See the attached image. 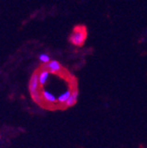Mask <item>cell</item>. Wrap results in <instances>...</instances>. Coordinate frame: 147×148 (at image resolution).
Wrapping results in <instances>:
<instances>
[{
  "mask_svg": "<svg viewBox=\"0 0 147 148\" xmlns=\"http://www.w3.org/2000/svg\"><path fill=\"white\" fill-rule=\"evenodd\" d=\"M87 29L84 25H77L73 27L69 36V42L74 46L81 47L85 44L87 38Z\"/></svg>",
  "mask_w": 147,
  "mask_h": 148,
  "instance_id": "obj_1",
  "label": "cell"
},
{
  "mask_svg": "<svg viewBox=\"0 0 147 148\" xmlns=\"http://www.w3.org/2000/svg\"><path fill=\"white\" fill-rule=\"evenodd\" d=\"M42 69L49 71L50 73H58L62 70V66L59 62L56 60H51L47 64H44Z\"/></svg>",
  "mask_w": 147,
  "mask_h": 148,
  "instance_id": "obj_2",
  "label": "cell"
},
{
  "mask_svg": "<svg viewBox=\"0 0 147 148\" xmlns=\"http://www.w3.org/2000/svg\"><path fill=\"white\" fill-rule=\"evenodd\" d=\"M39 73L38 72H34L31 76L30 81H29V92L30 94L36 90H38L39 86Z\"/></svg>",
  "mask_w": 147,
  "mask_h": 148,
  "instance_id": "obj_3",
  "label": "cell"
},
{
  "mask_svg": "<svg viewBox=\"0 0 147 148\" xmlns=\"http://www.w3.org/2000/svg\"><path fill=\"white\" fill-rule=\"evenodd\" d=\"M78 97H79V92L78 90H74L71 92V95L70 96V98L67 100V101L65 102V106L66 107H72L74 106L78 101Z\"/></svg>",
  "mask_w": 147,
  "mask_h": 148,
  "instance_id": "obj_4",
  "label": "cell"
},
{
  "mask_svg": "<svg viewBox=\"0 0 147 148\" xmlns=\"http://www.w3.org/2000/svg\"><path fill=\"white\" fill-rule=\"evenodd\" d=\"M49 74L50 72L45 69H42V71L39 72V83L42 86L47 83L49 77Z\"/></svg>",
  "mask_w": 147,
  "mask_h": 148,
  "instance_id": "obj_5",
  "label": "cell"
},
{
  "mask_svg": "<svg viewBox=\"0 0 147 148\" xmlns=\"http://www.w3.org/2000/svg\"><path fill=\"white\" fill-rule=\"evenodd\" d=\"M42 97L46 101H48L49 103H54L57 101V99H56V97H55V95L53 94H51L50 92L46 91V90L42 91Z\"/></svg>",
  "mask_w": 147,
  "mask_h": 148,
  "instance_id": "obj_6",
  "label": "cell"
},
{
  "mask_svg": "<svg viewBox=\"0 0 147 148\" xmlns=\"http://www.w3.org/2000/svg\"><path fill=\"white\" fill-rule=\"evenodd\" d=\"M31 96L32 99L34 102H36L37 104H42V94H41V92H39V90H36L33 92H31Z\"/></svg>",
  "mask_w": 147,
  "mask_h": 148,
  "instance_id": "obj_7",
  "label": "cell"
},
{
  "mask_svg": "<svg viewBox=\"0 0 147 148\" xmlns=\"http://www.w3.org/2000/svg\"><path fill=\"white\" fill-rule=\"evenodd\" d=\"M70 95H71V91L70 90H66L64 92H63V94H61L57 97V101L59 103H65L67 101V100L70 98Z\"/></svg>",
  "mask_w": 147,
  "mask_h": 148,
  "instance_id": "obj_8",
  "label": "cell"
},
{
  "mask_svg": "<svg viewBox=\"0 0 147 148\" xmlns=\"http://www.w3.org/2000/svg\"><path fill=\"white\" fill-rule=\"evenodd\" d=\"M39 58H40V61H41L42 63H43V64H47V63H49V62L50 61V59H49V55H47V54H44V53L40 55Z\"/></svg>",
  "mask_w": 147,
  "mask_h": 148,
  "instance_id": "obj_9",
  "label": "cell"
}]
</instances>
